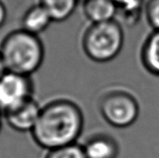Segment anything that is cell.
Returning a JSON list of instances; mask_svg holds the SVG:
<instances>
[{"mask_svg":"<svg viewBox=\"0 0 159 158\" xmlns=\"http://www.w3.org/2000/svg\"><path fill=\"white\" fill-rule=\"evenodd\" d=\"M84 123V115L77 103L69 99H56L42 106L31 135L39 147L49 151L76 143Z\"/></svg>","mask_w":159,"mask_h":158,"instance_id":"6da1fadb","label":"cell"},{"mask_svg":"<svg viewBox=\"0 0 159 158\" xmlns=\"http://www.w3.org/2000/svg\"><path fill=\"white\" fill-rule=\"evenodd\" d=\"M0 54L7 72L31 76L44 61L45 47L38 35L19 29L2 40Z\"/></svg>","mask_w":159,"mask_h":158,"instance_id":"7a4b0ae2","label":"cell"},{"mask_svg":"<svg viewBox=\"0 0 159 158\" xmlns=\"http://www.w3.org/2000/svg\"><path fill=\"white\" fill-rule=\"evenodd\" d=\"M124 43V29L116 20L90 23L81 38L85 55L97 63H105L115 60L120 54Z\"/></svg>","mask_w":159,"mask_h":158,"instance_id":"3957f363","label":"cell"},{"mask_svg":"<svg viewBox=\"0 0 159 158\" xmlns=\"http://www.w3.org/2000/svg\"><path fill=\"white\" fill-rule=\"evenodd\" d=\"M98 108L103 120L116 129L132 126L141 112L137 97L129 89L118 87L105 89L101 94Z\"/></svg>","mask_w":159,"mask_h":158,"instance_id":"277c9868","label":"cell"},{"mask_svg":"<svg viewBox=\"0 0 159 158\" xmlns=\"http://www.w3.org/2000/svg\"><path fill=\"white\" fill-rule=\"evenodd\" d=\"M34 85L31 76L7 72L0 78V111L5 113L14 109L33 98Z\"/></svg>","mask_w":159,"mask_h":158,"instance_id":"5b68a950","label":"cell"},{"mask_svg":"<svg viewBox=\"0 0 159 158\" xmlns=\"http://www.w3.org/2000/svg\"><path fill=\"white\" fill-rule=\"evenodd\" d=\"M42 106L33 98L3 115L7 124L18 132H32L34 129Z\"/></svg>","mask_w":159,"mask_h":158,"instance_id":"8992f818","label":"cell"},{"mask_svg":"<svg viewBox=\"0 0 159 158\" xmlns=\"http://www.w3.org/2000/svg\"><path fill=\"white\" fill-rule=\"evenodd\" d=\"M82 147L87 158H117L120 152L116 138L105 132L90 135Z\"/></svg>","mask_w":159,"mask_h":158,"instance_id":"52a82bcc","label":"cell"},{"mask_svg":"<svg viewBox=\"0 0 159 158\" xmlns=\"http://www.w3.org/2000/svg\"><path fill=\"white\" fill-rule=\"evenodd\" d=\"M82 10L90 23H100L116 20L117 5L114 0H84Z\"/></svg>","mask_w":159,"mask_h":158,"instance_id":"ba28073f","label":"cell"},{"mask_svg":"<svg viewBox=\"0 0 159 158\" xmlns=\"http://www.w3.org/2000/svg\"><path fill=\"white\" fill-rule=\"evenodd\" d=\"M140 58L143 68L159 77V30H152L146 36L141 47Z\"/></svg>","mask_w":159,"mask_h":158,"instance_id":"9c48e42d","label":"cell"},{"mask_svg":"<svg viewBox=\"0 0 159 158\" xmlns=\"http://www.w3.org/2000/svg\"><path fill=\"white\" fill-rule=\"evenodd\" d=\"M53 22L48 11L38 3L30 7L22 16L21 29L33 34L39 35Z\"/></svg>","mask_w":159,"mask_h":158,"instance_id":"30bf717a","label":"cell"},{"mask_svg":"<svg viewBox=\"0 0 159 158\" xmlns=\"http://www.w3.org/2000/svg\"><path fill=\"white\" fill-rule=\"evenodd\" d=\"M79 0H39V4L48 11L53 22L68 20L75 11Z\"/></svg>","mask_w":159,"mask_h":158,"instance_id":"8fae6325","label":"cell"},{"mask_svg":"<svg viewBox=\"0 0 159 158\" xmlns=\"http://www.w3.org/2000/svg\"><path fill=\"white\" fill-rule=\"evenodd\" d=\"M117 5V16L125 22L133 24L140 21L144 13L145 0H114Z\"/></svg>","mask_w":159,"mask_h":158,"instance_id":"7c38bea8","label":"cell"},{"mask_svg":"<svg viewBox=\"0 0 159 158\" xmlns=\"http://www.w3.org/2000/svg\"><path fill=\"white\" fill-rule=\"evenodd\" d=\"M44 158H87L82 145L73 143L47 151Z\"/></svg>","mask_w":159,"mask_h":158,"instance_id":"4fadbf2b","label":"cell"},{"mask_svg":"<svg viewBox=\"0 0 159 158\" xmlns=\"http://www.w3.org/2000/svg\"><path fill=\"white\" fill-rule=\"evenodd\" d=\"M144 17L152 30H159V0L144 1Z\"/></svg>","mask_w":159,"mask_h":158,"instance_id":"5bb4252c","label":"cell"},{"mask_svg":"<svg viewBox=\"0 0 159 158\" xmlns=\"http://www.w3.org/2000/svg\"><path fill=\"white\" fill-rule=\"evenodd\" d=\"M7 10L6 5L2 0H0V28L5 24L7 20Z\"/></svg>","mask_w":159,"mask_h":158,"instance_id":"9a60e30c","label":"cell"},{"mask_svg":"<svg viewBox=\"0 0 159 158\" xmlns=\"http://www.w3.org/2000/svg\"><path fill=\"white\" fill-rule=\"evenodd\" d=\"M7 72V68H6V66H5V63H4L3 59H2L1 54H0V78H1Z\"/></svg>","mask_w":159,"mask_h":158,"instance_id":"2e32d148","label":"cell"},{"mask_svg":"<svg viewBox=\"0 0 159 158\" xmlns=\"http://www.w3.org/2000/svg\"><path fill=\"white\" fill-rule=\"evenodd\" d=\"M2 118H3V114L0 111V131H1V129H2Z\"/></svg>","mask_w":159,"mask_h":158,"instance_id":"e0dca14e","label":"cell"}]
</instances>
